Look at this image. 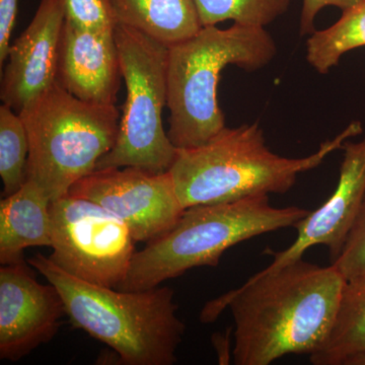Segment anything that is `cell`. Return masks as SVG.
I'll return each instance as SVG.
<instances>
[{
	"mask_svg": "<svg viewBox=\"0 0 365 365\" xmlns=\"http://www.w3.org/2000/svg\"><path fill=\"white\" fill-rule=\"evenodd\" d=\"M203 26L232 21L265 28L289 9L290 0H194Z\"/></svg>",
	"mask_w": 365,
	"mask_h": 365,
	"instance_id": "d6986e66",
	"label": "cell"
},
{
	"mask_svg": "<svg viewBox=\"0 0 365 365\" xmlns=\"http://www.w3.org/2000/svg\"><path fill=\"white\" fill-rule=\"evenodd\" d=\"M28 263L58 289L72 325L111 347L122 364H176L186 326L178 317L172 288L126 292L101 287L67 273L41 253Z\"/></svg>",
	"mask_w": 365,
	"mask_h": 365,
	"instance_id": "7a4b0ae2",
	"label": "cell"
},
{
	"mask_svg": "<svg viewBox=\"0 0 365 365\" xmlns=\"http://www.w3.org/2000/svg\"><path fill=\"white\" fill-rule=\"evenodd\" d=\"M337 187L321 207L295 223L297 237L288 248L272 253V263L261 274L275 272L299 260L312 247L323 245L336 261L344 248L365 198V138L359 143L347 140L343 145Z\"/></svg>",
	"mask_w": 365,
	"mask_h": 365,
	"instance_id": "8fae6325",
	"label": "cell"
},
{
	"mask_svg": "<svg viewBox=\"0 0 365 365\" xmlns=\"http://www.w3.org/2000/svg\"><path fill=\"white\" fill-rule=\"evenodd\" d=\"M344 365H365V351L350 357Z\"/></svg>",
	"mask_w": 365,
	"mask_h": 365,
	"instance_id": "d4e9b609",
	"label": "cell"
},
{
	"mask_svg": "<svg viewBox=\"0 0 365 365\" xmlns=\"http://www.w3.org/2000/svg\"><path fill=\"white\" fill-rule=\"evenodd\" d=\"M365 351V271L346 280L335 322L325 344L309 355L314 365H344Z\"/></svg>",
	"mask_w": 365,
	"mask_h": 365,
	"instance_id": "2e32d148",
	"label": "cell"
},
{
	"mask_svg": "<svg viewBox=\"0 0 365 365\" xmlns=\"http://www.w3.org/2000/svg\"><path fill=\"white\" fill-rule=\"evenodd\" d=\"M117 24L135 29L167 47L203 28L194 0H110Z\"/></svg>",
	"mask_w": 365,
	"mask_h": 365,
	"instance_id": "9a60e30c",
	"label": "cell"
},
{
	"mask_svg": "<svg viewBox=\"0 0 365 365\" xmlns=\"http://www.w3.org/2000/svg\"><path fill=\"white\" fill-rule=\"evenodd\" d=\"M69 194L98 203L123 220L135 242H150L175 227L185 208L170 172L126 167L98 170Z\"/></svg>",
	"mask_w": 365,
	"mask_h": 365,
	"instance_id": "9c48e42d",
	"label": "cell"
},
{
	"mask_svg": "<svg viewBox=\"0 0 365 365\" xmlns=\"http://www.w3.org/2000/svg\"><path fill=\"white\" fill-rule=\"evenodd\" d=\"M345 282L332 264L321 267L302 258L275 272H257L241 287L208 302L200 319L212 323L230 309L237 365L311 355L330 335Z\"/></svg>",
	"mask_w": 365,
	"mask_h": 365,
	"instance_id": "6da1fadb",
	"label": "cell"
},
{
	"mask_svg": "<svg viewBox=\"0 0 365 365\" xmlns=\"http://www.w3.org/2000/svg\"><path fill=\"white\" fill-rule=\"evenodd\" d=\"M66 21L81 30L114 33L117 26L110 0H59Z\"/></svg>",
	"mask_w": 365,
	"mask_h": 365,
	"instance_id": "ffe728a7",
	"label": "cell"
},
{
	"mask_svg": "<svg viewBox=\"0 0 365 365\" xmlns=\"http://www.w3.org/2000/svg\"><path fill=\"white\" fill-rule=\"evenodd\" d=\"M309 213L297 206L274 207L269 195L191 206L167 234L136 252L128 275L118 289H150L190 269L215 267L223 253L235 245L294 227Z\"/></svg>",
	"mask_w": 365,
	"mask_h": 365,
	"instance_id": "5b68a950",
	"label": "cell"
},
{
	"mask_svg": "<svg viewBox=\"0 0 365 365\" xmlns=\"http://www.w3.org/2000/svg\"><path fill=\"white\" fill-rule=\"evenodd\" d=\"M64 21L59 0H41L30 25L9 46L0 98L18 114L57 81Z\"/></svg>",
	"mask_w": 365,
	"mask_h": 365,
	"instance_id": "7c38bea8",
	"label": "cell"
},
{
	"mask_svg": "<svg viewBox=\"0 0 365 365\" xmlns=\"http://www.w3.org/2000/svg\"><path fill=\"white\" fill-rule=\"evenodd\" d=\"M122 73L114 33L81 30L64 21L57 81L74 97L116 104Z\"/></svg>",
	"mask_w": 365,
	"mask_h": 365,
	"instance_id": "4fadbf2b",
	"label": "cell"
},
{
	"mask_svg": "<svg viewBox=\"0 0 365 365\" xmlns=\"http://www.w3.org/2000/svg\"><path fill=\"white\" fill-rule=\"evenodd\" d=\"M49 259L81 279L118 288L128 275L135 240L128 225L98 203L67 195L51 203Z\"/></svg>",
	"mask_w": 365,
	"mask_h": 365,
	"instance_id": "ba28073f",
	"label": "cell"
},
{
	"mask_svg": "<svg viewBox=\"0 0 365 365\" xmlns=\"http://www.w3.org/2000/svg\"><path fill=\"white\" fill-rule=\"evenodd\" d=\"M361 0H302V16H300V34L302 36L311 35L314 29L317 14L327 6H336L338 9H349Z\"/></svg>",
	"mask_w": 365,
	"mask_h": 365,
	"instance_id": "7402d4cb",
	"label": "cell"
},
{
	"mask_svg": "<svg viewBox=\"0 0 365 365\" xmlns=\"http://www.w3.org/2000/svg\"><path fill=\"white\" fill-rule=\"evenodd\" d=\"M114 36L126 100L116 143L96 170L134 167L169 172L178 153L163 123V110L168 106L169 47L120 24Z\"/></svg>",
	"mask_w": 365,
	"mask_h": 365,
	"instance_id": "52a82bcc",
	"label": "cell"
},
{
	"mask_svg": "<svg viewBox=\"0 0 365 365\" xmlns=\"http://www.w3.org/2000/svg\"><path fill=\"white\" fill-rule=\"evenodd\" d=\"M18 13V0H0V66L4 67Z\"/></svg>",
	"mask_w": 365,
	"mask_h": 365,
	"instance_id": "603a6c76",
	"label": "cell"
},
{
	"mask_svg": "<svg viewBox=\"0 0 365 365\" xmlns=\"http://www.w3.org/2000/svg\"><path fill=\"white\" fill-rule=\"evenodd\" d=\"M29 139L20 114L0 106V177L4 197L11 195L26 181Z\"/></svg>",
	"mask_w": 365,
	"mask_h": 365,
	"instance_id": "ac0fdd59",
	"label": "cell"
},
{
	"mask_svg": "<svg viewBox=\"0 0 365 365\" xmlns=\"http://www.w3.org/2000/svg\"><path fill=\"white\" fill-rule=\"evenodd\" d=\"M332 265L345 280L365 271V198L340 256Z\"/></svg>",
	"mask_w": 365,
	"mask_h": 365,
	"instance_id": "44dd1931",
	"label": "cell"
},
{
	"mask_svg": "<svg viewBox=\"0 0 365 365\" xmlns=\"http://www.w3.org/2000/svg\"><path fill=\"white\" fill-rule=\"evenodd\" d=\"M213 344H215V347L216 351L218 353V356H220V361L222 360H228L230 359V354H228V349H225L227 347H230L228 344V340H225V338H223L222 335L213 336Z\"/></svg>",
	"mask_w": 365,
	"mask_h": 365,
	"instance_id": "cb8c5ba5",
	"label": "cell"
},
{
	"mask_svg": "<svg viewBox=\"0 0 365 365\" xmlns=\"http://www.w3.org/2000/svg\"><path fill=\"white\" fill-rule=\"evenodd\" d=\"M362 131L359 121L352 122L339 135L322 143L313 155L289 158L269 150L257 122L237 128L225 127L202 145L178 150L169 172L185 209L284 194L294 186L299 174L318 168Z\"/></svg>",
	"mask_w": 365,
	"mask_h": 365,
	"instance_id": "3957f363",
	"label": "cell"
},
{
	"mask_svg": "<svg viewBox=\"0 0 365 365\" xmlns=\"http://www.w3.org/2000/svg\"><path fill=\"white\" fill-rule=\"evenodd\" d=\"M49 197L39 185L26 180L21 189L0 202V263L24 261L33 247H51L52 218Z\"/></svg>",
	"mask_w": 365,
	"mask_h": 365,
	"instance_id": "5bb4252c",
	"label": "cell"
},
{
	"mask_svg": "<svg viewBox=\"0 0 365 365\" xmlns=\"http://www.w3.org/2000/svg\"><path fill=\"white\" fill-rule=\"evenodd\" d=\"M342 11L334 25L307 40V62L319 73H328L343 55L365 46V0Z\"/></svg>",
	"mask_w": 365,
	"mask_h": 365,
	"instance_id": "e0dca14e",
	"label": "cell"
},
{
	"mask_svg": "<svg viewBox=\"0 0 365 365\" xmlns=\"http://www.w3.org/2000/svg\"><path fill=\"white\" fill-rule=\"evenodd\" d=\"M67 316L54 285L36 280L25 261L0 268V359L16 362L50 342Z\"/></svg>",
	"mask_w": 365,
	"mask_h": 365,
	"instance_id": "30bf717a",
	"label": "cell"
},
{
	"mask_svg": "<svg viewBox=\"0 0 365 365\" xmlns=\"http://www.w3.org/2000/svg\"><path fill=\"white\" fill-rule=\"evenodd\" d=\"M20 116L29 139L26 180L39 185L52 202L95 172L116 143L121 117L116 106L86 102L57 81Z\"/></svg>",
	"mask_w": 365,
	"mask_h": 365,
	"instance_id": "8992f818",
	"label": "cell"
},
{
	"mask_svg": "<svg viewBox=\"0 0 365 365\" xmlns=\"http://www.w3.org/2000/svg\"><path fill=\"white\" fill-rule=\"evenodd\" d=\"M276 53L275 41L265 28L239 24L228 29L203 26L194 37L170 47L168 135L178 150L202 145L227 127L217 98L227 66L256 71Z\"/></svg>",
	"mask_w": 365,
	"mask_h": 365,
	"instance_id": "277c9868",
	"label": "cell"
}]
</instances>
